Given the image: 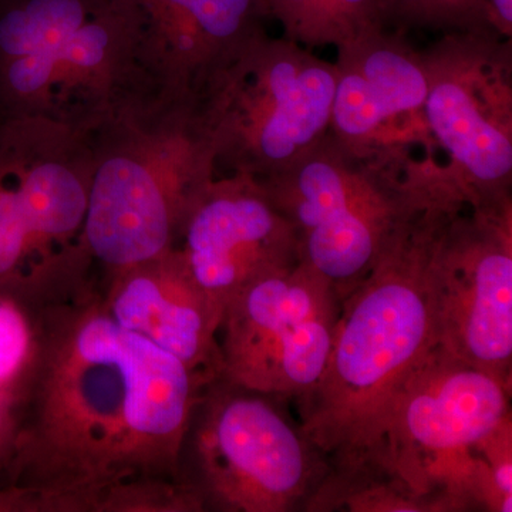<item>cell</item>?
<instances>
[{
  "label": "cell",
  "instance_id": "cell-1",
  "mask_svg": "<svg viewBox=\"0 0 512 512\" xmlns=\"http://www.w3.org/2000/svg\"><path fill=\"white\" fill-rule=\"evenodd\" d=\"M28 318L0 511L96 512L116 485L177 480L192 409L212 379L121 328L99 286Z\"/></svg>",
  "mask_w": 512,
  "mask_h": 512
},
{
  "label": "cell",
  "instance_id": "cell-2",
  "mask_svg": "<svg viewBox=\"0 0 512 512\" xmlns=\"http://www.w3.org/2000/svg\"><path fill=\"white\" fill-rule=\"evenodd\" d=\"M454 211L431 205L417 212L342 301L328 365L311 392L295 400L302 430L328 461L323 484L375 473L390 402L436 345L430 261Z\"/></svg>",
  "mask_w": 512,
  "mask_h": 512
},
{
  "label": "cell",
  "instance_id": "cell-3",
  "mask_svg": "<svg viewBox=\"0 0 512 512\" xmlns=\"http://www.w3.org/2000/svg\"><path fill=\"white\" fill-rule=\"evenodd\" d=\"M87 137L93 165L86 242L100 279L175 248L215 170L194 99L150 82Z\"/></svg>",
  "mask_w": 512,
  "mask_h": 512
},
{
  "label": "cell",
  "instance_id": "cell-4",
  "mask_svg": "<svg viewBox=\"0 0 512 512\" xmlns=\"http://www.w3.org/2000/svg\"><path fill=\"white\" fill-rule=\"evenodd\" d=\"M141 0H0V120L92 133L148 83Z\"/></svg>",
  "mask_w": 512,
  "mask_h": 512
},
{
  "label": "cell",
  "instance_id": "cell-5",
  "mask_svg": "<svg viewBox=\"0 0 512 512\" xmlns=\"http://www.w3.org/2000/svg\"><path fill=\"white\" fill-rule=\"evenodd\" d=\"M437 168L413 161L406 141L349 146L328 133L261 184L291 224L299 259L345 299L430 207Z\"/></svg>",
  "mask_w": 512,
  "mask_h": 512
},
{
  "label": "cell",
  "instance_id": "cell-6",
  "mask_svg": "<svg viewBox=\"0 0 512 512\" xmlns=\"http://www.w3.org/2000/svg\"><path fill=\"white\" fill-rule=\"evenodd\" d=\"M92 165L87 134L0 120V301L30 316L96 288L86 242Z\"/></svg>",
  "mask_w": 512,
  "mask_h": 512
},
{
  "label": "cell",
  "instance_id": "cell-7",
  "mask_svg": "<svg viewBox=\"0 0 512 512\" xmlns=\"http://www.w3.org/2000/svg\"><path fill=\"white\" fill-rule=\"evenodd\" d=\"M510 387L434 345L387 410L373 480L413 510L488 511L478 447L510 416Z\"/></svg>",
  "mask_w": 512,
  "mask_h": 512
},
{
  "label": "cell",
  "instance_id": "cell-8",
  "mask_svg": "<svg viewBox=\"0 0 512 512\" xmlns=\"http://www.w3.org/2000/svg\"><path fill=\"white\" fill-rule=\"evenodd\" d=\"M335 64L268 33L212 74L194 114L215 175L269 180L330 130Z\"/></svg>",
  "mask_w": 512,
  "mask_h": 512
},
{
  "label": "cell",
  "instance_id": "cell-9",
  "mask_svg": "<svg viewBox=\"0 0 512 512\" xmlns=\"http://www.w3.org/2000/svg\"><path fill=\"white\" fill-rule=\"evenodd\" d=\"M279 402L221 376L205 384L177 474L201 512L306 511L330 468Z\"/></svg>",
  "mask_w": 512,
  "mask_h": 512
},
{
  "label": "cell",
  "instance_id": "cell-10",
  "mask_svg": "<svg viewBox=\"0 0 512 512\" xmlns=\"http://www.w3.org/2000/svg\"><path fill=\"white\" fill-rule=\"evenodd\" d=\"M501 37L495 30L450 33L424 53V124L473 210L511 207V50Z\"/></svg>",
  "mask_w": 512,
  "mask_h": 512
},
{
  "label": "cell",
  "instance_id": "cell-11",
  "mask_svg": "<svg viewBox=\"0 0 512 512\" xmlns=\"http://www.w3.org/2000/svg\"><path fill=\"white\" fill-rule=\"evenodd\" d=\"M342 301L302 261L248 285L225 308L220 376L276 399L305 396L328 365Z\"/></svg>",
  "mask_w": 512,
  "mask_h": 512
},
{
  "label": "cell",
  "instance_id": "cell-12",
  "mask_svg": "<svg viewBox=\"0 0 512 512\" xmlns=\"http://www.w3.org/2000/svg\"><path fill=\"white\" fill-rule=\"evenodd\" d=\"M430 296L437 345L511 389V207L447 215L431 254Z\"/></svg>",
  "mask_w": 512,
  "mask_h": 512
},
{
  "label": "cell",
  "instance_id": "cell-13",
  "mask_svg": "<svg viewBox=\"0 0 512 512\" xmlns=\"http://www.w3.org/2000/svg\"><path fill=\"white\" fill-rule=\"evenodd\" d=\"M175 248L224 312L248 285L301 261L291 224L262 184L242 174H217L208 181Z\"/></svg>",
  "mask_w": 512,
  "mask_h": 512
},
{
  "label": "cell",
  "instance_id": "cell-14",
  "mask_svg": "<svg viewBox=\"0 0 512 512\" xmlns=\"http://www.w3.org/2000/svg\"><path fill=\"white\" fill-rule=\"evenodd\" d=\"M111 318L207 379L221 375L224 311L195 281L177 248L97 282Z\"/></svg>",
  "mask_w": 512,
  "mask_h": 512
},
{
  "label": "cell",
  "instance_id": "cell-15",
  "mask_svg": "<svg viewBox=\"0 0 512 512\" xmlns=\"http://www.w3.org/2000/svg\"><path fill=\"white\" fill-rule=\"evenodd\" d=\"M140 64L148 82L194 97L249 43L265 35L269 0H141Z\"/></svg>",
  "mask_w": 512,
  "mask_h": 512
},
{
  "label": "cell",
  "instance_id": "cell-16",
  "mask_svg": "<svg viewBox=\"0 0 512 512\" xmlns=\"http://www.w3.org/2000/svg\"><path fill=\"white\" fill-rule=\"evenodd\" d=\"M329 133L349 146L399 143L390 127L423 110L429 90L424 53L403 33L377 30L338 47Z\"/></svg>",
  "mask_w": 512,
  "mask_h": 512
},
{
  "label": "cell",
  "instance_id": "cell-17",
  "mask_svg": "<svg viewBox=\"0 0 512 512\" xmlns=\"http://www.w3.org/2000/svg\"><path fill=\"white\" fill-rule=\"evenodd\" d=\"M384 25L396 32L424 29L441 35L495 30L487 0H380ZM497 32V30H495ZM498 33V32H497Z\"/></svg>",
  "mask_w": 512,
  "mask_h": 512
},
{
  "label": "cell",
  "instance_id": "cell-18",
  "mask_svg": "<svg viewBox=\"0 0 512 512\" xmlns=\"http://www.w3.org/2000/svg\"><path fill=\"white\" fill-rule=\"evenodd\" d=\"M96 512H201V508L180 481L140 478L110 488Z\"/></svg>",
  "mask_w": 512,
  "mask_h": 512
},
{
  "label": "cell",
  "instance_id": "cell-19",
  "mask_svg": "<svg viewBox=\"0 0 512 512\" xmlns=\"http://www.w3.org/2000/svg\"><path fill=\"white\" fill-rule=\"evenodd\" d=\"M387 29L380 0H323V43L348 45L359 37Z\"/></svg>",
  "mask_w": 512,
  "mask_h": 512
},
{
  "label": "cell",
  "instance_id": "cell-20",
  "mask_svg": "<svg viewBox=\"0 0 512 512\" xmlns=\"http://www.w3.org/2000/svg\"><path fill=\"white\" fill-rule=\"evenodd\" d=\"M271 16L284 29V37L306 49L323 43V0H269Z\"/></svg>",
  "mask_w": 512,
  "mask_h": 512
},
{
  "label": "cell",
  "instance_id": "cell-21",
  "mask_svg": "<svg viewBox=\"0 0 512 512\" xmlns=\"http://www.w3.org/2000/svg\"><path fill=\"white\" fill-rule=\"evenodd\" d=\"M494 29L510 39L512 33V0H487Z\"/></svg>",
  "mask_w": 512,
  "mask_h": 512
},
{
  "label": "cell",
  "instance_id": "cell-22",
  "mask_svg": "<svg viewBox=\"0 0 512 512\" xmlns=\"http://www.w3.org/2000/svg\"><path fill=\"white\" fill-rule=\"evenodd\" d=\"M0 474H2V467H0Z\"/></svg>",
  "mask_w": 512,
  "mask_h": 512
}]
</instances>
